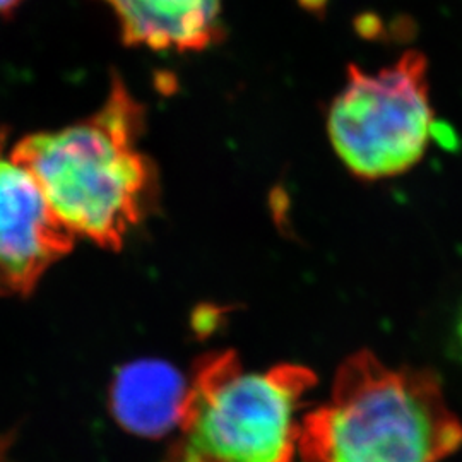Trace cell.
<instances>
[{
	"instance_id": "obj_5",
	"label": "cell",
	"mask_w": 462,
	"mask_h": 462,
	"mask_svg": "<svg viewBox=\"0 0 462 462\" xmlns=\"http://www.w3.org/2000/svg\"><path fill=\"white\" fill-rule=\"evenodd\" d=\"M74 240L32 173L0 154V297H28Z\"/></svg>"
},
{
	"instance_id": "obj_1",
	"label": "cell",
	"mask_w": 462,
	"mask_h": 462,
	"mask_svg": "<svg viewBox=\"0 0 462 462\" xmlns=\"http://www.w3.org/2000/svg\"><path fill=\"white\" fill-rule=\"evenodd\" d=\"M144 131V106L116 78L97 114L60 131L24 135L11 158L32 173L76 236L120 250L160 196L156 165L139 149Z\"/></svg>"
},
{
	"instance_id": "obj_9",
	"label": "cell",
	"mask_w": 462,
	"mask_h": 462,
	"mask_svg": "<svg viewBox=\"0 0 462 462\" xmlns=\"http://www.w3.org/2000/svg\"><path fill=\"white\" fill-rule=\"evenodd\" d=\"M459 337H461V345H462V320H461V324H459Z\"/></svg>"
},
{
	"instance_id": "obj_8",
	"label": "cell",
	"mask_w": 462,
	"mask_h": 462,
	"mask_svg": "<svg viewBox=\"0 0 462 462\" xmlns=\"http://www.w3.org/2000/svg\"><path fill=\"white\" fill-rule=\"evenodd\" d=\"M23 0H0V16H11Z\"/></svg>"
},
{
	"instance_id": "obj_6",
	"label": "cell",
	"mask_w": 462,
	"mask_h": 462,
	"mask_svg": "<svg viewBox=\"0 0 462 462\" xmlns=\"http://www.w3.org/2000/svg\"><path fill=\"white\" fill-rule=\"evenodd\" d=\"M190 382L163 360H135L120 366L108 387L116 423L139 437L160 439L182 427Z\"/></svg>"
},
{
	"instance_id": "obj_7",
	"label": "cell",
	"mask_w": 462,
	"mask_h": 462,
	"mask_svg": "<svg viewBox=\"0 0 462 462\" xmlns=\"http://www.w3.org/2000/svg\"><path fill=\"white\" fill-rule=\"evenodd\" d=\"M129 47L199 51L223 36L221 0H101Z\"/></svg>"
},
{
	"instance_id": "obj_2",
	"label": "cell",
	"mask_w": 462,
	"mask_h": 462,
	"mask_svg": "<svg viewBox=\"0 0 462 462\" xmlns=\"http://www.w3.org/2000/svg\"><path fill=\"white\" fill-rule=\"evenodd\" d=\"M461 444L437 374L387 366L370 351L347 356L329 401L298 427L303 462H442Z\"/></svg>"
},
{
	"instance_id": "obj_10",
	"label": "cell",
	"mask_w": 462,
	"mask_h": 462,
	"mask_svg": "<svg viewBox=\"0 0 462 462\" xmlns=\"http://www.w3.org/2000/svg\"><path fill=\"white\" fill-rule=\"evenodd\" d=\"M175 462H196V461H183V459H175Z\"/></svg>"
},
{
	"instance_id": "obj_3",
	"label": "cell",
	"mask_w": 462,
	"mask_h": 462,
	"mask_svg": "<svg viewBox=\"0 0 462 462\" xmlns=\"http://www.w3.org/2000/svg\"><path fill=\"white\" fill-rule=\"evenodd\" d=\"M315 382L314 372L301 365L247 374L230 351L200 358L175 459L293 462L300 427L295 413Z\"/></svg>"
},
{
	"instance_id": "obj_4",
	"label": "cell",
	"mask_w": 462,
	"mask_h": 462,
	"mask_svg": "<svg viewBox=\"0 0 462 462\" xmlns=\"http://www.w3.org/2000/svg\"><path fill=\"white\" fill-rule=\"evenodd\" d=\"M328 134L358 179L383 180L410 171L435 134L427 57L408 50L377 72L347 67L346 84L328 112Z\"/></svg>"
}]
</instances>
